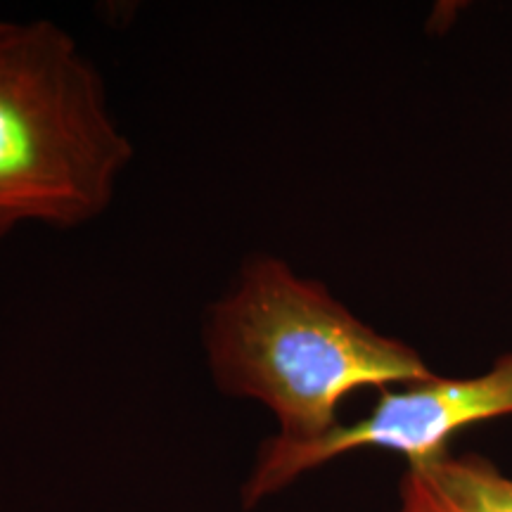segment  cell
<instances>
[{
    "label": "cell",
    "mask_w": 512,
    "mask_h": 512,
    "mask_svg": "<svg viewBox=\"0 0 512 512\" xmlns=\"http://www.w3.org/2000/svg\"><path fill=\"white\" fill-rule=\"evenodd\" d=\"M204 349L221 392L259 401L278 422L275 437L297 444L337 427L354 392L437 375L413 347L370 328L320 280L271 254L249 256L211 306Z\"/></svg>",
    "instance_id": "cell-1"
},
{
    "label": "cell",
    "mask_w": 512,
    "mask_h": 512,
    "mask_svg": "<svg viewBox=\"0 0 512 512\" xmlns=\"http://www.w3.org/2000/svg\"><path fill=\"white\" fill-rule=\"evenodd\" d=\"M131 157L74 38L48 19L0 22V240L24 223L98 219Z\"/></svg>",
    "instance_id": "cell-2"
},
{
    "label": "cell",
    "mask_w": 512,
    "mask_h": 512,
    "mask_svg": "<svg viewBox=\"0 0 512 512\" xmlns=\"http://www.w3.org/2000/svg\"><path fill=\"white\" fill-rule=\"evenodd\" d=\"M512 415V351L484 373L427 380L380 389V399L356 422H339L320 439H266L256 451L242 503L247 508L278 494L306 472L356 451H392L406 465H420L451 451L456 434L486 420Z\"/></svg>",
    "instance_id": "cell-3"
},
{
    "label": "cell",
    "mask_w": 512,
    "mask_h": 512,
    "mask_svg": "<svg viewBox=\"0 0 512 512\" xmlns=\"http://www.w3.org/2000/svg\"><path fill=\"white\" fill-rule=\"evenodd\" d=\"M394 512H512V475L482 453L406 465Z\"/></svg>",
    "instance_id": "cell-4"
}]
</instances>
